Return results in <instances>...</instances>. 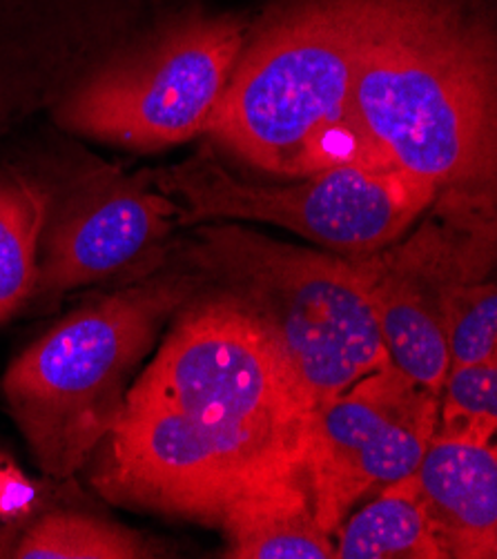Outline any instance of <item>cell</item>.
Here are the masks:
<instances>
[{
	"instance_id": "obj_14",
	"label": "cell",
	"mask_w": 497,
	"mask_h": 559,
	"mask_svg": "<svg viewBox=\"0 0 497 559\" xmlns=\"http://www.w3.org/2000/svg\"><path fill=\"white\" fill-rule=\"evenodd\" d=\"M47 212L40 188L0 175V323L34 297Z\"/></svg>"
},
{
	"instance_id": "obj_2",
	"label": "cell",
	"mask_w": 497,
	"mask_h": 559,
	"mask_svg": "<svg viewBox=\"0 0 497 559\" xmlns=\"http://www.w3.org/2000/svg\"><path fill=\"white\" fill-rule=\"evenodd\" d=\"M355 111L372 143L437 194H484L495 173L486 38L433 0H357Z\"/></svg>"
},
{
	"instance_id": "obj_10",
	"label": "cell",
	"mask_w": 497,
	"mask_h": 559,
	"mask_svg": "<svg viewBox=\"0 0 497 559\" xmlns=\"http://www.w3.org/2000/svg\"><path fill=\"white\" fill-rule=\"evenodd\" d=\"M177 216L179 205L143 175L92 173L57 214L47 212L34 297H59L126 270L170 235Z\"/></svg>"
},
{
	"instance_id": "obj_3",
	"label": "cell",
	"mask_w": 497,
	"mask_h": 559,
	"mask_svg": "<svg viewBox=\"0 0 497 559\" xmlns=\"http://www.w3.org/2000/svg\"><path fill=\"white\" fill-rule=\"evenodd\" d=\"M357 0H328L270 27L241 51L208 132L272 175L395 167L355 111Z\"/></svg>"
},
{
	"instance_id": "obj_13",
	"label": "cell",
	"mask_w": 497,
	"mask_h": 559,
	"mask_svg": "<svg viewBox=\"0 0 497 559\" xmlns=\"http://www.w3.org/2000/svg\"><path fill=\"white\" fill-rule=\"evenodd\" d=\"M338 533L340 559H447L419 501L402 484L386 486Z\"/></svg>"
},
{
	"instance_id": "obj_18",
	"label": "cell",
	"mask_w": 497,
	"mask_h": 559,
	"mask_svg": "<svg viewBox=\"0 0 497 559\" xmlns=\"http://www.w3.org/2000/svg\"><path fill=\"white\" fill-rule=\"evenodd\" d=\"M34 481L8 457L0 453V522L25 518L36 501Z\"/></svg>"
},
{
	"instance_id": "obj_11",
	"label": "cell",
	"mask_w": 497,
	"mask_h": 559,
	"mask_svg": "<svg viewBox=\"0 0 497 559\" xmlns=\"http://www.w3.org/2000/svg\"><path fill=\"white\" fill-rule=\"evenodd\" d=\"M402 484L415 495L445 557H497L495 443L433 437Z\"/></svg>"
},
{
	"instance_id": "obj_9",
	"label": "cell",
	"mask_w": 497,
	"mask_h": 559,
	"mask_svg": "<svg viewBox=\"0 0 497 559\" xmlns=\"http://www.w3.org/2000/svg\"><path fill=\"white\" fill-rule=\"evenodd\" d=\"M439 395L391 361L319 404L306 477L321 528L335 535L355 501L411 477L435 435Z\"/></svg>"
},
{
	"instance_id": "obj_17",
	"label": "cell",
	"mask_w": 497,
	"mask_h": 559,
	"mask_svg": "<svg viewBox=\"0 0 497 559\" xmlns=\"http://www.w3.org/2000/svg\"><path fill=\"white\" fill-rule=\"evenodd\" d=\"M451 366L497 357V290L495 282L477 278L458 293L447 314Z\"/></svg>"
},
{
	"instance_id": "obj_8",
	"label": "cell",
	"mask_w": 497,
	"mask_h": 559,
	"mask_svg": "<svg viewBox=\"0 0 497 559\" xmlns=\"http://www.w3.org/2000/svg\"><path fill=\"white\" fill-rule=\"evenodd\" d=\"M413 235L377 252L353 257L372 306L389 361L439 395L451 357L447 314L462 288L486 278L493 261V218L475 199L445 194Z\"/></svg>"
},
{
	"instance_id": "obj_6",
	"label": "cell",
	"mask_w": 497,
	"mask_h": 559,
	"mask_svg": "<svg viewBox=\"0 0 497 559\" xmlns=\"http://www.w3.org/2000/svg\"><path fill=\"white\" fill-rule=\"evenodd\" d=\"M156 186L184 201L181 223H272L342 257L391 246L437 199L430 183L400 167H330L297 183L268 186L230 175L208 152L161 173Z\"/></svg>"
},
{
	"instance_id": "obj_7",
	"label": "cell",
	"mask_w": 497,
	"mask_h": 559,
	"mask_svg": "<svg viewBox=\"0 0 497 559\" xmlns=\"http://www.w3.org/2000/svg\"><path fill=\"white\" fill-rule=\"evenodd\" d=\"M244 51L233 19L192 16L85 81L59 109L79 134L154 152L208 132Z\"/></svg>"
},
{
	"instance_id": "obj_15",
	"label": "cell",
	"mask_w": 497,
	"mask_h": 559,
	"mask_svg": "<svg viewBox=\"0 0 497 559\" xmlns=\"http://www.w3.org/2000/svg\"><path fill=\"white\" fill-rule=\"evenodd\" d=\"M163 546L145 535L83 513H49L34 522L8 557L16 559H150Z\"/></svg>"
},
{
	"instance_id": "obj_5",
	"label": "cell",
	"mask_w": 497,
	"mask_h": 559,
	"mask_svg": "<svg viewBox=\"0 0 497 559\" xmlns=\"http://www.w3.org/2000/svg\"><path fill=\"white\" fill-rule=\"evenodd\" d=\"M194 288L190 274H165L100 297L14 359L3 397L45 475L66 479L90 462L123 413L132 370Z\"/></svg>"
},
{
	"instance_id": "obj_12",
	"label": "cell",
	"mask_w": 497,
	"mask_h": 559,
	"mask_svg": "<svg viewBox=\"0 0 497 559\" xmlns=\"http://www.w3.org/2000/svg\"><path fill=\"white\" fill-rule=\"evenodd\" d=\"M235 559H333L335 546L315 515L306 466L246 495L218 520Z\"/></svg>"
},
{
	"instance_id": "obj_4",
	"label": "cell",
	"mask_w": 497,
	"mask_h": 559,
	"mask_svg": "<svg viewBox=\"0 0 497 559\" xmlns=\"http://www.w3.org/2000/svg\"><path fill=\"white\" fill-rule=\"evenodd\" d=\"M188 259L214 297L239 308L280 350L312 411L389 364L353 257L239 226H203Z\"/></svg>"
},
{
	"instance_id": "obj_1",
	"label": "cell",
	"mask_w": 497,
	"mask_h": 559,
	"mask_svg": "<svg viewBox=\"0 0 497 559\" xmlns=\"http://www.w3.org/2000/svg\"><path fill=\"white\" fill-rule=\"evenodd\" d=\"M186 306L98 445L94 486L126 507L218 522L306 466L312 404L239 308Z\"/></svg>"
},
{
	"instance_id": "obj_16",
	"label": "cell",
	"mask_w": 497,
	"mask_h": 559,
	"mask_svg": "<svg viewBox=\"0 0 497 559\" xmlns=\"http://www.w3.org/2000/svg\"><path fill=\"white\" fill-rule=\"evenodd\" d=\"M497 430V357L451 366L439 388L433 437L486 443Z\"/></svg>"
}]
</instances>
